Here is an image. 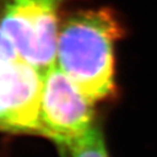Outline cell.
Masks as SVG:
<instances>
[{
    "instance_id": "cell-7",
    "label": "cell",
    "mask_w": 157,
    "mask_h": 157,
    "mask_svg": "<svg viewBox=\"0 0 157 157\" xmlns=\"http://www.w3.org/2000/svg\"><path fill=\"white\" fill-rule=\"evenodd\" d=\"M59 148H60V157H70L68 150H67V147L60 146Z\"/></svg>"
},
{
    "instance_id": "cell-3",
    "label": "cell",
    "mask_w": 157,
    "mask_h": 157,
    "mask_svg": "<svg viewBox=\"0 0 157 157\" xmlns=\"http://www.w3.org/2000/svg\"><path fill=\"white\" fill-rule=\"evenodd\" d=\"M57 63L43 73L39 135L69 147L94 124V105Z\"/></svg>"
},
{
    "instance_id": "cell-1",
    "label": "cell",
    "mask_w": 157,
    "mask_h": 157,
    "mask_svg": "<svg viewBox=\"0 0 157 157\" xmlns=\"http://www.w3.org/2000/svg\"><path fill=\"white\" fill-rule=\"evenodd\" d=\"M122 26L108 8L82 10L59 27L57 64L91 101L115 93V44Z\"/></svg>"
},
{
    "instance_id": "cell-5",
    "label": "cell",
    "mask_w": 157,
    "mask_h": 157,
    "mask_svg": "<svg viewBox=\"0 0 157 157\" xmlns=\"http://www.w3.org/2000/svg\"><path fill=\"white\" fill-rule=\"evenodd\" d=\"M70 157H109L103 133L97 125L67 147Z\"/></svg>"
},
{
    "instance_id": "cell-6",
    "label": "cell",
    "mask_w": 157,
    "mask_h": 157,
    "mask_svg": "<svg viewBox=\"0 0 157 157\" xmlns=\"http://www.w3.org/2000/svg\"><path fill=\"white\" fill-rule=\"evenodd\" d=\"M20 57L12 42L0 27V63H8L19 60Z\"/></svg>"
},
{
    "instance_id": "cell-4",
    "label": "cell",
    "mask_w": 157,
    "mask_h": 157,
    "mask_svg": "<svg viewBox=\"0 0 157 157\" xmlns=\"http://www.w3.org/2000/svg\"><path fill=\"white\" fill-rule=\"evenodd\" d=\"M43 74L19 59L0 63V131L39 135Z\"/></svg>"
},
{
    "instance_id": "cell-2",
    "label": "cell",
    "mask_w": 157,
    "mask_h": 157,
    "mask_svg": "<svg viewBox=\"0 0 157 157\" xmlns=\"http://www.w3.org/2000/svg\"><path fill=\"white\" fill-rule=\"evenodd\" d=\"M66 0H0V27L21 60L44 73L56 63L59 10Z\"/></svg>"
}]
</instances>
